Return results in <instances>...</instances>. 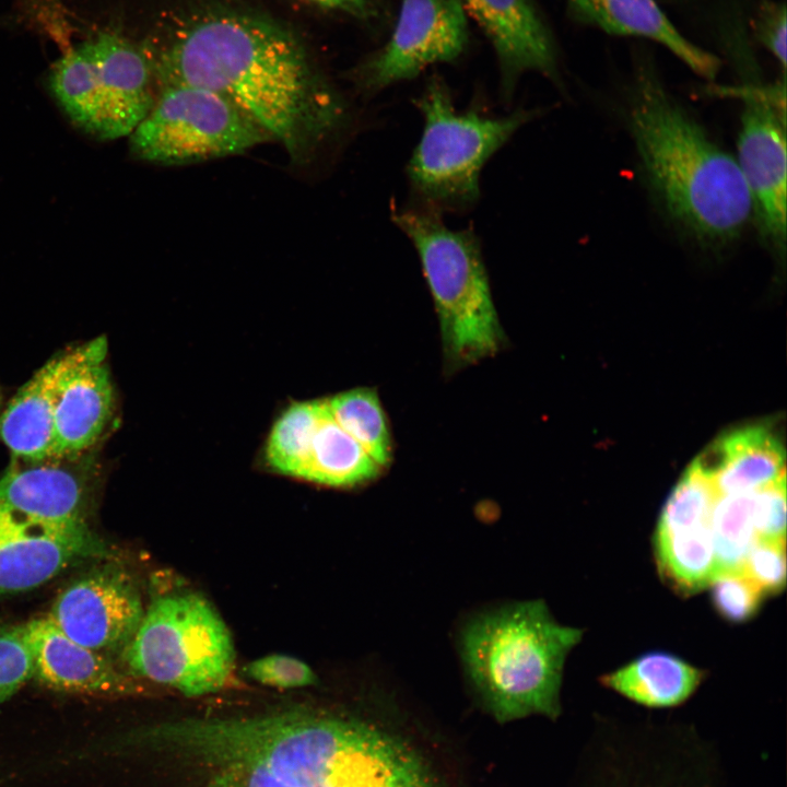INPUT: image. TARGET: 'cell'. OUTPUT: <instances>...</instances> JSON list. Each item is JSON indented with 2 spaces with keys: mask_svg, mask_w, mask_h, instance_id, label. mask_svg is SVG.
<instances>
[{
  "mask_svg": "<svg viewBox=\"0 0 787 787\" xmlns=\"http://www.w3.org/2000/svg\"><path fill=\"white\" fill-rule=\"evenodd\" d=\"M703 672L667 653H648L604 676L606 686L648 707L683 703L697 689Z\"/></svg>",
  "mask_w": 787,
  "mask_h": 787,
  "instance_id": "ffe728a7",
  "label": "cell"
},
{
  "mask_svg": "<svg viewBox=\"0 0 787 787\" xmlns=\"http://www.w3.org/2000/svg\"><path fill=\"white\" fill-rule=\"evenodd\" d=\"M736 91L744 101L738 164L747 183L752 216L763 243L780 263L786 257V84L785 75L763 84L756 66L739 69Z\"/></svg>",
  "mask_w": 787,
  "mask_h": 787,
  "instance_id": "9c48e42d",
  "label": "cell"
},
{
  "mask_svg": "<svg viewBox=\"0 0 787 787\" xmlns=\"http://www.w3.org/2000/svg\"><path fill=\"white\" fill-rule=\"evenodd\" d=\"M155 70L162 84L193 85L227 98L296 164L314 157L348 118L342 98L301 44L258 17L219 14L196 23L171 45Z\"/></svg>",
  "mask_w": 787,
  "mask_h": 787,
  "instance_id": "6da1fadb",
  "label": "cell"
},
{
  "mask_svg": "<svg viewBox=\"0 0 787 787\" xmlns=\"http://www.w3.org/2000/svg\"><path fill=\"white\" fill-rule=\"evenodd\" d=\"M216 770L227 772L235 787H293L261 764H231Z\"/></svg>",
  "mask_w": 787,
  "mask_h": 787,
  "instance_id": "836d02e7",
  "label": "cell"
},
{
  "mask_svg": "<svg viewBox=\"0 0 787 787\" xmlns=\"http://www.w3.org/2000/svg\"><path fill=\"white\" fill-rule=\"evenodd\" d=\"M655 551L663 576L683 594L703 589L716 574L712 522L656 528Z\"/></svg>",
  "mask_w": 787,
  "mask_h": 787,
  "instance_id": "7402d4cb",
  "label": "cell"
},
{
  "mask_svg": "<svg viewBox=\"0 0 787 787\" xmlns=\"http://www.w3.org/2000/svg\"><path fill=\"white\" fill-rule=\"evenodd\" d=\"M25 22L60 49L72 42L74 26L66 0H15Z\"/></svg>",
  "mask_w": 787,
  "mask_h": 787,
  "instance_id": "f1b7e54d",
  "label": "cell"
},
{
  "mask_svg": "<svg viewBox=\"0 0 787 787\" xmlns=\"http://www.w3.org/2000/svg\"><path fill=\"white\" fill-rule=\"evenodd\" d=\"M321 406L322 400L293 402L274 422L265 449L273 471L303 478Z\"/></svg>",
  "mask_w": 787,
  "mask_h": 787,
  "instance_id": "603a6c76",
  "label": "cell"
},
{
  "mask_svg": "<svg viewBox=\"0 0 787 787\" xmlns=\"http://www.w3.org/2000/svg\"><path fill=\"white\" fill-rule=\"evenodd\" d=\"M33 657V678L62 692L117 695L136 685L103 654L67 636L46 614L23 624Z\"/></svg>",
  "mask_w": 787,
  "mask_h": 787,
  "instance_id": "2e32d148",
  "label": "cell"
},
{
  "mask_svg": "<svg viewBox=\"0 0 787 787\" xmlns=\"http://www.w3.org/2000/svg\"><path fill=\"white\" fill-rule=\"evenodd\" d=\"M753 502L754 491L717 495L712 510L716 574L741 571L743 561L756 540Z\"/></svg>",
  "mask_w": 787,
  "mask_h": 787,
  "instance_id": "d4e9b609",
  "label": "cell"
},
{
  "mask_svg": "<svg viewBox=\"0 0 787 787\" xmlns=\"http://www.w3.org/2000/svg\"><path fill=\"white\" fill-rule=\"evenodd\" d=\"M717 495L759 490L785 475V449L763 425L735 430L718 437L694 461Z\"/></svg>",
  "mask_w": 787,
  "mask_h": 787,
  "instance_id": "d6986e66",
  "label": "cell"
},
{
  "mask_svg": "<svg viewBox=\"0 0 787 787\" xmlns=\"http://www.w3.org/2000/svg\"><path fill=\"white\" fill-rule=\"evenodd\" d=\"M244 671L261 684L281 689L307 686L316 680L314 671L306 662L281 654L258 658L249 662Z\"/></svg>",
  "mask_w": 787,
  "mask_h": 787,
  "instance_id": "4dcf8cb0",
  "label": "cell"
},
{
  "mask_svg": "<svg viewBox=\"0 0 787 787\" xmlns=\"http://www.w3.org/2000/svg\"><path fill=\"white\" fill-rule=\"evenodd\" d=\"M466 13L461 0H402L390 39L361 72L364 89L376 91L456 60L468 44Z\"/></svg>",
  "mask_w": 787,
  "mask_h": 787,
  "instance_id": "30bf717a",
  "label": "cell"
},
{
  "mask_svg": "<svg viewBox=\"0 0 787 787\" xmlns=\"http://www.w3.org/2000/svg\"><path fill=\"white\" fill-rule=\"evenodd\" d=\"M785 2L764 0L756 10L751 28L754 38L779 62L786 71V15Z\"/></svg>",
  "mask_w": 787,
  "mask_h": 787,
  "instance_id": "d6a6232c",
  "label": "cell"
},
{
  "mask_svg": "<svg viewBox=\"0 0 787 787\" xmlns=\"http://www.w3.org/2000/svg\"><path fill=\"white\" fill-rule=\"evenodd\" d=\"M121 655L132 676L187 696L224 688L235 663L225 623L202 596L192 592L155 597Z\"/></svg>",
  "mask_w": 787,
  "mask_h": 787,
  "instance_id": "8992f818",
  "label": "cell"
},
{
  "mask_svg": "<svg viewBox=\"0 0 787 787\" xmlns=\"http://www.w3.org/2000/svg\"><path fill=\"white\" fill-rule=\"evenodd\" d=\"M708 586L717 612L731 622L750 619L756 612L763 595L742 571L717 573Z\"/></svg>",
  "mask_w": 787,
  "mask_h": 787,
  "instance_id": "4316f807",
  "label": "cell"
},
{
  "mask_svg": "<svg viewBox=\"0 0 787 787\" xmlns=\"http://www.w3.org/2000/svg\"><path fill=\"white\" fill-rule=\"evenodd\" d=\"M143 613L141 595L130 575L106 564L64 588L47 615L67 636L103 654L122 651Z\"/></svg>",
  "mask_w": 787,
  "mask_h": 787,
  "instance_id": "8fae6325",
  "label": "cell"
},
{
  "mask_svg": "<svg viewBox=\"0 0 787 787\" xmlns=\"http://www.w3.org/2000/svg\"><path fill=\"white\" fill-rule=\"evenodd\" d=\"M80 345L46 362L16 392L0 416V441L19 462L52 460L54 413L62 380Z\"/></svg>",
  "mask_w": 787,
  "mask_h": 787,
  "instance_id": "ac0fdd59",
  "label": "cell"
},
{
  "mask_svg": "<svg viewBox=\"0 0 787 787\" xmlns=\"http://www.w3.org/2000/svg\"><path fill=\"white\" fill-rule=\"evenodd\" d=\"M753 525L756 539L785 540L786 477L754 491Z\"/></svg>",
  "mask_w": 787,
  "mask_h": 787,
  "instance_id": "1f68e13d",
  "label": "cell"
},
{
  "mask_svg": "<svg viewBox=\"0 0 787 787\" xmlns=\"http://www.w3.org/2000/svg\"><path fill=\"white\" fill-rule=\"evenodd\" d=\"M381 469L336 422L322 400L302 480L329 486H353L375 479Z\"/></svg>",
  "mask_w": 787,
  "mask_h": 787,
  "instance_id": "44dd1931",
  "label": "cell"
},
{
  "mask_svg": "<svg viewBox=\"0 0 787 787\" xmlns=\"http://www.w3.org/2000/svg\"><path fill=\"white\" fill-rule=\"evenodd\" d=\"M108 549L87 524H56L0 507V595L36 588Z\"/></svg>",
  "mask_w": 787,
  "mask_h": 787,
  "instance_id": "7c38bea8",
  "label": "cell"
},
{
  "mask_svg": "<svg viewBox=\"0 0 787 787\" xmlns=\"http://www.w3.org/2000/svg\"><path fill=\"white\" fill-rule=\"evenodd\" d=\"M392 219L420 256L446 366L456 369L494 355L504 333L475 236L447 227L437 210H403Z\"/></svg>",
  "mask_w": 787,
  "mask_h": 787,
  "instance_id": "5b68a950",
  "label": "cell"
},
{
  "mask_svg": "<svg viewBox=\"0 0 787 787\" xmlns=\"http://www.w3.org/2000/svg\"><path fill=\"white\" fill-rule=\"evenodd\" d=\"M207 787H235L230 774L225 771H218L216 775Z\"/></svg>",
  "mask_w": 787,
  "mask_h": 787,
  "instance_id": "d590c367",
  "label": "cell"
},
{
  "mask_svg": "<svg viewBox=\"0 0 787 787\" xmlns=\"http://www.w3.org/2000/svg\"><path fill=\"white\" fill-rule=\"evenodd\" d=\"M416 105L424 128L408 164V176L431 205L448 209H462L478 200L485 162L536 115L521 109L502 117L472 108L458 111L437 78L427 84Z\"/></svg>",
  "mask_w": 787,
  "mask_h": 787,
  "instance_id": "52a82bcc",
  "label": "cell"
},
{
  "mask_svg": "<svg viewBox=\"0 0 787 787\" xmlns=\"http://www.w3.org/2000/svg\"><path fill=\"white\" fill-rule=\"evenodd\" d=\"M129 138L136 157L162 165L237 155L272 140L227 98L181 83L162 84L152 109Z\"/></svg>",
  "mask_w": 787,
  "mask_h": 787,
  "instance_id": "ba28073f",
  "label": "cell"
},
{
  "mask_svg": "<svg viewBox=\"0 0 787 787\" xmlns=\"http://www.w3.org/2000/svg\"><path fill=\"white\" fill-rule=\"evenodd\" d=\"M582 631L557 623L542 600L479 615L462 635L467 672L500 721L560 715L565 658Z\"/></svg>",
  "mask_w": 787,
  "mask_h": 787,
  "instance_id": "277c9868",
  "label": "cell"
},
{
  "mask_svg": "<svg viewBox=\"0 0 787 787\" xmlns=\"http://www.w3.org/2000/svg\"><path fill=\"white\" fill-rule=\"evenodd\" d=\"M567 12L576 23L610 35L656 42L704 79L719 72V58L684 37L655 0H567Z\"/></svg>",
  "mask_w": 787,
  "mask_h": 787,
  "instance_id": "e0dca14e",
  "label": "cell"
},
{
  "mask_svg": "<svg viewBox=\"0 0 787 787\" xmlns=\"http://www.w3.org/2000/svg\"><path fill=\"white\" fill-rule=\"evenodd\" d=\"M461 1L494 48L505 95L526 71L560 82L556 44L532 0Z\"/></svg>",
  "mask_w": 787,
  "mask_h": 787,
  "instance_id": "9a60e30c",
  "label": "cell"
},
{
  "mask_svg": "<svg viewBox=\"0 0 787 787\" xmlns=\"http://www.w3.org/2000/svg\"><path fill=\"white\" fill-rule=\"evenodd\" d=\"M336 422L384 468L390 461L391 443L385 412L377 393L356 388L326 400Z\"/></svg>",
  "mask_w": 787,
  "mask_h": 787,
  "instance_id": "cb8c5ba5",
  "label": "cell"
},
{
  "mask_svg": "<svg viewBox=\"0 0 787 787\" xmlns=\"http://www.w3.org/2000/svg\"><path fill=\"white\" fill-rule=\"evenodd\" d=\"M627 122L648 186L667 216L704 248L732 244L752 216L739 164L674 101L648 60L637 62Z\"/></svg>",
  "mask_w": 787,
  "mask_h": 787,
  "instance_id": "3957f363",
  "label": "cell"
},
{
  "mask_svg": "<svg viewBox=\"0 0 787 787\" xmlns=\"http://www.w3.org/2000/svg\"><path fill=\"white\" fill-rule=\"evenodd\" d=\"M324 8L343 10L350 13H364L368 5V0H307Z\"/></svg>",
  "mask_w": 787,
  "mask_h": 787,
  "instance_id": "e575fe53",
  "label": "cell"
},
{
  "mask_svg": "<svg viewBox=\"0 0 787 787\" xmlns=\"http://www.w3.org/2000/svg\"><path fill=\"white\" fill-rule=\"evenodd\" d=\"M106 356L104 336L80 344L55 407L52 460H77L90 455L108 428L115 393Z\"/></svg>",
  "mask_w": 787,
  "mask_h": 787,
  "instance_id": "4fadbf2b",
  "label": "cell"
},
{
  "mask_svg": "<svg viewBox=\"0 0 787 787\" xmlns=\"http://www.w3.org/2000/svg\"><path fill=\"white\" fill-rule=\"evenodd\" d=\"M669 757V756H668ZM604 764L602 774H596L590 787H693L686 779L682 763L668 761L665 753H625L615 755Z\"/></svg>",
  "mask_w": 787,
  "mask_h": 787,
  "instance_id": "484cf974",
  "label": "cell"
},
{
  "mask_svg": "<svg viewBox=\"0 0 787 787\" xmlns=\"http://www.w3.org/2000/svg\"><path fill=\"white\" fill-rule=\"evenodd\" d=\"M93 64L98 139L130 136L152 109L155 67L130 40L114 32L85 39Z\"/></svg>",
  "mask_w": 787,
  "mask_h": 787,
  "instance_id": "5bb4252c",
  "label": "cell"
},
{
  "mask_svg": "<svg viewBox=\"0 0 787 787\" xmlns=\"http://www.w3.org/2000/svg\"><path fill=\"white\" fill-rule=\"evenodd\" d=\"M180 745L189 761L261 764L293 787H437L426 760L401 737L328 713L189 718Z\"/></svg>",
  "mask_w": 787,
  "mask_h": 787,
  "instance_id": "7a4b0ae2",
  "label": "cell"
},
{
  "mask_svg": "<svg viewBox=\"0 0 787 787\" xmlns=\"http://www.w3.org/2000/svg\"><path fill=\"white\" fill-rule=\"evenodd\" d=\"M33 678V657L24 626H0V704Z\"/></svg>",
  "mask_w": 787,
  "mask_h": 787,
  "instance_id": "83f0119b",
  "label": "cell"
},
{
  "mask_svg": "<svg viewBox=\"0 0 787 787\" xmlns=\"http://www.w3.org/2000/svg\"><path fill=\"white\" fill-rule=\"evenodd\" d=\"M741 571L764 592H778L786 582L785 540L756 539Z\"/></svg>",
  "mask_w": 787,
  "mask_h": 787,
  "instance_id": "f546056e",
  "label": "cell"
}]
</instances>
